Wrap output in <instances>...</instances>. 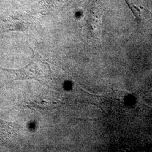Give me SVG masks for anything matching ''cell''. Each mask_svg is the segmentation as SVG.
<instances>
[{
  "label": "cell",
  "instance_id": "obj_3",
  "mask_svg": "<svg viewBox=\"0 0 152 152\" xmlns=\"http://www.w3.org/2000/svg\"><path fill=\"white\" fill-rule=\"evenodd\" d=\"M85 15L86 22L91 28L93 32L99 35L101 28L103 15L102 9L96 5L91 6L86 10Z\"/></svg>",
  "mask_w": 152,
  "mask_h": 152
},
{
  "label": "cell",
  "instance_id": "obj_2",
  "mask_svg": "<svg viewBox=\"0 0 152 152\" xmlns=\"http://www.w3.org/2000/svg\"><path fill=\"white\" fill-rule=\"evenodd\" d=\"M19 129L18 124L0 119V145L10 144L18 136Z\"/></svg>",
  "mask_w": 152,
  "mask_h": 152
},
{
  "label": "cell",
  "instance_id": "obj_1",
  "mask_svg": "<svg viewBox=\"0 0 152 152\" xmlns=\"http://www.w3.org/2000/svg\"><path fill=\"white\" fill-rule=\"evenodd\" d=\"M39 63L37 60H33L28 65L18 70H11L5 68H0L1 70L14 75L15 76L14 80H35L40 81V79L43 77L42 71L39 68Z\"/></svg>",
  "mask_w": 152,
  "mask_h": 152
},
{
  "label": "cell",
  "instance_id": "obj_4",
  "mask_svg": "<svg viewBox=\"0 0 152 152\" xmlns=\"http://www.w3.org/2000/svg\"><path fill=\"white\" fill-rule=\"evenodd\" d=\"M126 3L129 7L132 14L135 15L137 20L141 19V12L145 10V7L142 5L139 0H125Z\"/></svg>",
  "mask_w": 152,
  "mask_h": 152
}]
</instances>
